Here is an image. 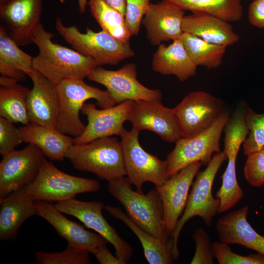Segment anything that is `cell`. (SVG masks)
Returning a JSON list of instances; mask_svg holds the SVG:
<instances>
[{"label":"cell","mask_w":264,"mask_h":264,"mask_svg":"<svg viewBox=\"0 0 264 264\" xmlns=\"http://www.w3.org/2000/svg\"><path fill=\"white\" fill-rule=\"evenodd\" d=\"M248 211L245 205L219 219L216 224L218 237L221 242L242 245L264 256V236L248 222Z\"/></svg>","instance_id":"obj_22"},{"label":"cell","mask_w":264,"mask_h":264,"mask_svg":"<svg viewBox=\"0 0 264 264\" xmlns=\"http://www.w3.org/2000/svg\"><path fill=\"white\" fill-rule=\"evenodd\" d=\"M55 28L75 50L93 59L99 66L117 65L135 55L129 43L118 41L103 30L96 32L87 28L86 32L82 33L76 26L64 25L60 17L56 18Z\"/></svg>","instance_id":"obj_6"},{"label":"cell","mask_w":264,"mask_h":264,"mask_svg":"<svg viewBox=\"0 0 264 264\" xmlns=\"http://www.w3.org/2000/svg\"><path fill=\"white\" fill-rule=\"evenodd\" d=\"M229 117V112L223 110L208 129L193 136L181 138L176 143L166 159L169 178L194 162L208 165L212 155L221 152L220 140Z\"/></svg>","instance_id":"obj_7"},{"label":"cell","mask_w":264,"mask_h":264,"mask_svg":"<svg viewBox=\"0 0 264 264\" xmlns=\"http://www.w3.org/2000/svg\"><path fill=\"white\" fill-rule=\"evenodd\" d=\"M42 11L43 0H4L0 2L1 25L19 46L33 44Z\"/></svg>","instance_id":"obj_15"},{"label":"cell","mask_w":264,"mask_h":264,"mask_svg":"<svg viewBox=\"0 0 264 264\" xmlns=\"http://www.w3.org/2000/svg\"><path fill=\"white\" fill-rule=\"evenodd\" d=\"M45 157L42 151L33 144L3 156L0 163V198L33 182Z\"/></svg>","instance_id":"obj_13"},{"label":"cell","mask_w":264,"mask_h":264,"mask_svg":"<svg viewBox=\"0 0 264 264\" xmlns=\"http://www.w3.org/2000/svg\"><path fill=\"white\" fill-rule=\"evenodd\" d=\"M87 78L104 86L116 103L127 100H161L162 94L157 89H151L137 79V68L129 63L116 70L97 67Z\"/></svg>","instance_id":"obj_14"},{"label":"cell","mask_w":264,"mask_h":264,"mask_svg":"<svg viewBox=\"0 0 264 264\" xmlns=\"http://www.w3.org/2000/svg\"><path fill=\"white\" fill-rule=\"evenodd\" d=\"M88 4L102 30L118 41L129 43L132 35L124 15L105 0H89Z\"/></svg>","instance_id":"obj_30"},{"label":"cell","mask_w":264,"mask_h":264,"mask_svg":"<svg viewBox=\"0 0 264 264\" xmlns=\"http://www.w3.org/2000/svg\"><path fill=\"white\" fill-rule=\"evenodd\" d=\"M92 254L101 264H124L116 256L110 253L106 245L100 246Z\"/></svg>","instance_id":"obj_41"},{"label":"cell","mask_w":264,"mask_h":264,"mask_svg":"<svg viewBox=\"0 0 264 264\" xmlns=\"http://www.w3.org/2000/svg\"><path fill=\"white\" fill-rule=\"evenodd\" d=\"M227 157L223 151L214 154L206 168L198 172L192 183L186 207L171 236L173 240L172 256L174 260L179 258L177 242L180 233L185 223L192 218L198 216L205 225L210 226L214 217L218 213L220 200L212 194V186L216 175Z\"/></svg>","instance_id":"obj_5"},{"label":"cell","mask_w":264,"mask_h":264,"mask_svg":"<svg viewBox=\"0 0 264 264\" xmlns=\"http://www.w3.org/2000/svg\"><path fill=\"white\" fill-rule=\"evenodd\" d=\"M19 129L23 142L35 145L51 160L63 161L74 144V139L71 136L54 128L30 123Z\"/></svg>","instance_id":"obj_26"},{"label":"cell","mask_w":264,"mask_h":264,"mask_svg":"<svg viewBox=\"0 0 264 264\" xmlns=\"http://www.w3.org/2000/svg\"><path fill=\"white\" fill-rule=\"evenodd\" d=\"M244 120L249 132L242 147L244 154L248 156L264 149V113H257L245 108Z\"/></svg>","instance_id":"obj_33"},{"label":"cell","mask_w":264,"mask_h":264,"mask_svg":"<svg viewBox=\"0 0 264 264\" xmlns=\"http://www.w3.org/2000/svg\"><path fill=\"white\" fill-rule=\"evenodd\" d=\"M66 158L74 169L93 173L108 182L126 175L122 145L114 137L100 138L83 145L74 144L67 152Z\"/></svg>","instance_id":"obj_3"},{"label":"cell","mask_w":264,"mask_h":264,"mask_svg":"<svg viewBox=\"0 0 264 264\" xmlns=\"http://www.w3.org/2000/svg\"><path fill=\"white\" fill-rule=\"evenodd\" d=\"M56 208L62 213L78 219L87 227L106 239L114 248L115 256L124 264L130 260L132 247L117 233L102 214L104 204L99 201H82L72 198L57 202Z\"/></svg>","instance_id":"obj_12"},{"label":"cell","mask_w":264,"mask_h":264,"mask_svg":"<svg viewBox=\"0 0 264 264\" xmlns=\"http://www.w3.org/2000/svg\"><path fill=\"white\" fill-rule=\"evenodd\" d=\"M78 3L79 9L81 11H84L86 9V5L88 4L87 0H77Z\"/></svg>","instance_id":"obj_44"},{"label":"cell","mask_w":264,"mask_h":264,"mask_svg":"<svg viewBox=\"0 0 264 264\" xmlns=\"http://www.w3.org/2000/svg\"><path fill=\"white\" fill-rule=\"evenodd\" d=\"M27 76L33 83L26 99L30 123L55 128L59 111L56 86L34 68Z\"/></svg>","instance_id":"obj_20"},{"label":"cell","mask_w":264,"mask_h":264,"mask_svg":"<svg viewBox=\"0 0 264 264\" xmlns=\"http://www.w3.org/2000/svg\"><path fill=\"white\" fill-rule=\"evenodd\" d=\"M178 39L182 42L189 56L197 66H202L212 69L221 65L226 46L206 42L184 32Z\"/></svg>","instance_id":"obj_29"},{"label":"cell","mask_w":264,"mask_h":264,"mask_svg":"<svg viewBox=\"0 0 264 264\" xmlns=\"http://www.w3.org/2000/svg\"><path fill=\"white\" fill-rule=\"evenodd\" d=\"M243 171L251 186L259 187L264 184V149L247 156Z\"/></svg>","instance_id":"obj_37"},{"label":"cell","mask_w":264,"mask_h":264,"mask_svg":"<svg viewBox=\"0 0 264 264\" xmlns=\"http://www.w3.org/2000/svg\"><path fill=\"white\" fill-rule=\"evenodd\" d=\"M0 73L2 76L15 79L18 81H24L27 76L24 72L0 61Z\"/></svg>","instance_id":"obj_42"},{"label":"cell","mask_w":264,"mask_h":264,"mask_svg":"<svg viewBox=\"0 0 264 264\" xmlns=\"http://www.w3.org/2000/svg\"><path fill=\"white\" fill-rule=\"evenodd\" d=\"M30 90L18 83L0 87V117L24 125L30 123L26 99Z\"/></svg>","instance_id":"obj_31"},{"label":"cell","mask_w":264,"mask_h":264,"mask_svg":"<svg viewBox=\"0 0 264 264\" xmlns=\"http://www.w3.org/2000/svg\"><path fill=\"white\" fill-rule=\"evenodd\" d=\"M248 18L253 26L264 28V0H253L248 8Z\"/></svg>","instance_id":"obj_40"},{"label":"cell","mask_w":264,"mask_h":264,"mask_svg":"<svg viewBox=\"0 0 264 264\" xmlns=\"http://www.w3.org/2000/svg\"><path fill=\"white\" fill-rule=\"evenodd\" d=\"M53 34L40 23L33 44L39 49L33 59V67L57 86L67 79H84L99 65L93 59L52 42Z\"/></svg>","instance_id":"obj_1"},{"label":"cell","mask_w":264,"mask_h":264,"mask_svg":"<svg viewBox=\"0 0 264 264\" xmlns=\"http://www.w3.org/2000/svg\"><path fill=\"white\" fill-rule=\"evenodd\" d=\"M89 252L67 244L60 252L38 251L35 253V260L39 264H89Z\"/></svg>","instance_id":"obj_34"},{"label":"cell","mask_w":264,"mask_h":264,"mask_svg":"<svg viewBox=\"0 0 264 264\" xmlns=\"http://www.w3.org/2000/svg\"><path fill=\"white\" fill-rule=\"evenodd\" d=\"M56 87L59 111L55 128L62 133L75 137L80 135L86 127L81 121L79 113L86 101L96 100V104L101 109L117 104L107 90L89 86L83 79H66Z\"/></svg>","instance_id":"obj_4"},{"label":"cell","mask_w":264,"mask_h":264,"mask_svg":"<svg viewBox=\"0 0 264 264\" xmlns=\"http://www.w3.org/2000/svg\"><path fill=\"white\" fill-rule=\"evenodd\" d=\"M213 248L214 257L220 264H264V256L259 253L240 255L221 242H213Z\"/></svg>","instance_id":"obj_35"},{"label":"cell","mask_w":264,"mask_h":264,"mask_svg":"<svg viewBox=\"0 0 264 264\" xmlns=\"http://www.w3.org/2000/svg\"><path fill=\"white\" fill-rule=\"evenodd\" d=\"M33 57L22 51L0 25V61L22 71L27 75L33 69Z\"/></svg>","instance_id":"obj_32"},{"label":"cell","mask_w":264,"mask_h":264,"mask_svg":"<svg viewBox=\"0 0 264 264\" xmlns=\"http://www.w3.org/2000/svg\"><path fill=\"white\" fill-rule=\"evenodd\" d=\"M182 28L183 32L226 47L240 40V36L234 31L229 22L206 14L192 13L184 16Z\"/></svg>","instance_id":"obj_24"},{"label":"cell","mask_w":264,"mask_h":264,"mask_svg":"<svg viewBox=\"0 0 264 264\" xmlns=\"http://www.w3.org/2000/svg\"><path fill=\"white\" fill-rule=\"evenodd\" d=\"M36 200L25 187L0 198V239L15 240L23 223L29 218L37 215Z\"/></svg>","instance_id":"obj_23"},{"label":"cell","mask_w":264,"mask_h":264,"mask_svg":"<svg viewBox=\"0 0 264 264\" xmlns=\"http://www.w3.org/2000/svg\"><path fill=\"white\" fill-rule=\"evenodd\" d=\"M223 107L221 99L207 92L188 94L173 108L182 138L193 136L208 129L223 111Z\"/></svg>","instance_id":"obj_11"},{"label":"cell","mask_w":264,"mask_h":264,"mask_svg":"<svg viewBox=\"0 0 264 264\" xmlns=\"http://www.w3.org/2000/svg\"><path fill=\"white\" fill-rule=\"evenodd\" d=\"M202 165L200 162L192 163L155 186L162 203L165 227L171 237L183 213L190 188Z\"/></svg>","instance_id":"obj_17"},{"label":"cell","mask_w":264,"mask_h":264,"mask_svg":"<svg viewBox=\"0 0 264 264\" xmlns=\"http://www.w3.org/2000/svg\"><path fill=\"white\" fill-rule=\"evenodd\" d=\"M127 120L132 128L150 131L169 143L182 138L173 109L163 106L161 100L133 101Z\"/></svg>","instance_id":"obj_16"},{"label":"cell","mask_w":264,"mask_h":264,"mask_svg":"<svg viewBox=\"0 0 264 264\" xmlns=\"http://www.w3.org/2000/svg\"><path fill=\"white\" fill-rule=\"evenodd\" d=\"M131 185L127 177H120L109 182L108 191L135 223L173 248V240L165 227L162 203L156 189L144 195L133 191Z\"/></svg>","instance_id":"obj_2"},{"label":"cell","mask_w":264,"mask_h":264,"mask_svg":"<svg viewBox=\"0 0 264 264\" xmlns=\"http://www.w3.org/2000/svg\"><path fill=\"white\" fill-rule=\"evenodd\" d=\"M153 70L165 75H173L181 82L195 76L197 66L189 56L182 42L177 39L168 45L161 44L153 55Z\"/></svg>","instance_id":"obj_25"},{"label":"cell","mask_w":264,"mask_h":264,"mask_svg":"<svg viewBox=\"0 0 264 264\" xmlns=\"http://www.w3.org/2000/svg\"><path fill=\"white\" fill-rule=\"evenodd\" d=\"M36 206L37 216L49 223L57 234L66 240L67 244L93 253L100 246L109 242L100 235L88 231L79 223L68 219L51 202L36 201Z\"/></svg>","instance_id":"obj_21"},{"label":"cell","mask_w":264,"mask_h":264,"mask_svg":"<svg viewBox=\"0 0 264 264\" xmlns=\"http://www.w3.org/2000/svg\"><path fill=\"white\" fill-rule=\"evenodd\" d=\"M132 100H127L112 107L98 109L91 103H85L81 112L88 119L83 132L75 137L74 144L83 145L98 138L121 136L126 130L123 125L128 120L132 104Z\"/></svg>","instance_id":"obj_18"},{"label":"cell","mask_w":264,"mask_h":264,"mask_svg":"<svg viewBox=\"0 0 264 264\" xmlns=\"http://www.w3.org/2000/svg\"><path fill=\"white\" fill-rule=\"evenodd\" d=\"M107 212L125 223L139 240L150 264H173L172 247L139 226L118 207L106 206Z\"/></svg>","instance_id":"obj_27"},{"label":"cell","mask_w":264,"mask_h":264,"mask_svg":"<svg viewBox=\"0 0 264 264\" xmlns=\"http://www.w3.org/2000/svg\"><path fill=\"white\" fill-rule=\"evenodd\" d=\"M184 10L211 15L228 22L240 20L243 15L244 0H165Z\"/></svg>","instance_id":"obj_28"},{"label":"cell","mask_w":264,"mask_h":264,"mask_svg":"<svg viewBox=\"0 0 264 264\" xmlns=\"http://www.w3.org/2000/svg\"><path fill=\"white\" fill-rule=\"evenodd\" d=\"M244 110L239 107L226 124L224 128V150L228 164L222 176V184L216 194L220 203L218 213L226 212L238 204L243 197V191L237 181L236 164L241 147L248 134L244 120Z\"/></svg>","instance_id":"obj_9"},{"label":"cell","mask_w":264,"mask_h":264,"mask_svg":"<svg viewBox=\"0 0 264 264\" xmlns=\"http://www.w3.org/2000/svg\"><path fill=\"white\" fill-rule=\"evenodd\" d=\"M140 132L132 128L126 130L120 136L124 164L127 178L136 191L143 194L142 186L146 182L155 186L167 180L168 164L145 151L139 140Z\"/></svg>","instance_id":"obj_10"},{"label":"cell","mask_w":264,"mask_h":264,"mask_svg":"<svg viewBox=\"0 0 264 264\" xmlns=\"http://www.w3.org/2000/svg\"><path fill=\"white\" fill-rule=\"evenodd\" d=\"M13 123L0 117V154L2 156L15 150L23 142L19 128Z\"/></svg>","instance_id":"obj_38"},{"label":"cell","mask_w":264,"mask_h":264,"mask_svg":"<svg viewBox=\"0 0 264 264\" xmlns=\"http://www.w3.org/2000/svg\"><path fill=\"white\" fill-rule=\"evenodd\" d=\"M184 11L165 0L150 4L141 23L152 45H159L162 42L179 39L183 33Z\"/></svg>","instance_id":"obj_19"},{"label":"cell","mask_w":264,"mask_h":264,"mask_svg":"<svg viewBox=\"0 0 264 264\" xmlns=\"http://www.w3.org/2000/svg\"><path fill=\"white\" fill-rule=\"evenodd\" d=\"M110 5L118 10L123 15L126 14V0H105Z\"/></svg>","instance_id":"obj_43"},{"label":"cell","mask_w":264,"mask_h":264,"mask_svg":"<svg viewBox=\"0 0 264 264\" xmlns=\"http://www.w3.org/2000/svg\"><path fill=\"white\" fill-rule=\"evenodd\" d=\"M24 187L36 201L58 202L79 194L96 192L101 186L95 179L66 174L45 158L35 179Z\"/></svg>","instance_id":"obj_8"},{"label":"cell","mask_w":264,"mask_h":264,"mask_svg":"<svg viewBox=\"0 0 264 264\" xmlns=\"http://www.w3.org/2000/svg\"><path fill=\"white\" fill-rule=\"evenodd\" d=\"M193 239L196 243V251L191 264H213V243L208 233L204 229L199 228L194 232Z\"/></svg>","instance_id":"obj_36"},{"label":"cell","mask_w":264,"mask_h":264,"mask_svg":"<svg viewBox=\"0 0 264 264\" xmlns=\"http://www.w3.org/2000/svg\"><path fill=\"white\" fill-rule=\"evenodd\" d=\"M126 24L132 36L137 35L142 19L150 4V0H126Z\"/></svg>","instance_id":"obj_39"},{"label":"cell","mask_w":264,"mask_h":264,"mask_svg":"<svg viewBox=\"0 0 264 264\" xmlns=\"http://www.w3.org/2000/svg\"><path fill=\"white\" fill-rule=\"evenodd\" d=\"M3 0H0V2L2 1Z\"/></svg>","instance_id":"obj_45"}]
</instances>
